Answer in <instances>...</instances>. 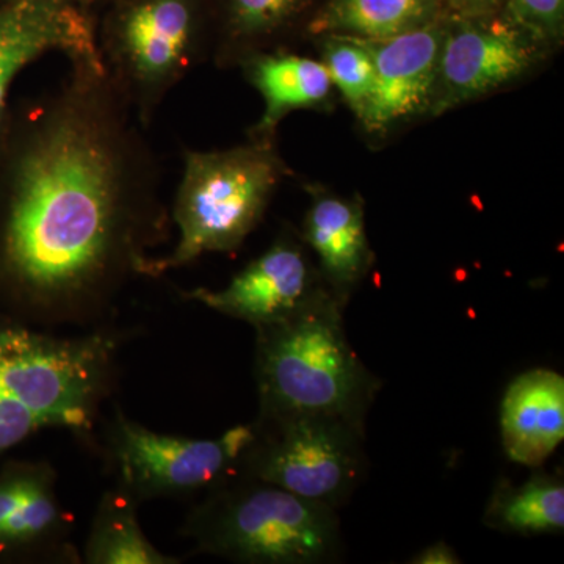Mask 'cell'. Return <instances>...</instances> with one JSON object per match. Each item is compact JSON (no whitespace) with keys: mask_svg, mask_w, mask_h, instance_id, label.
<instances>
[{"mask_svg":"<svg viewBox=\"0 0 564 564\" xmlns=\"http://www.w3.org/2000/svg\"><path fill=\"white\" fill-rule=\"evenodd\" d=\"M29 111L7 162L0 270L51 325L101 317L170 236L161 172L101 55Z\"/></svg>","mask_w":564,"mask_h":564,"instance_id":"cell-1","label":"cell"},{"mask_svg":"<svg viewBox=\"0 0 564 564\" xmlns=\"http://www.w3.org/2000/svg\"><path fill=\"white\" fill-rule=\"evenodd\" d=\"M120 345L107 329L63 337L0 323V455L44 429L91 433Z\"/></svg>","mask_w":564,"mask_h":564,"instance_id":"cell-2","label":"cell"},{"mask_svg":"<svg viewBox=\"0 0 564 564\" xmlns=\"http://www.w3.org/2000/svg\"><path fill=\"white\" fill-rule=\"evenodd\" d=\"M345 304L328 291L295 314L256 328L262 417L329 415L364 430L380 381L348 343Z\"/></svg>","mask_w":564,"mask_h":564,"instance_id":"cell-3","label":"cell"},{"mask_svg":"<svg viewBox=\"0 0 564 564\" xmlns=\"http://www.w3.org/2000/svg\"><path fill=\"white\" fill-rule=\"evenodd\" d=\"M288 173L274 139L251 137L228 150L185 151L172 214L180 239L169 254L152 256L143 276H162L207 252L242 247Z\"/></svg>","mask_w":564,"mask_h":564,"instance_id":"cell-4","label":"cell"},{"mask_svg":"<svg viewBox=\"0 0 564 564\" xmlns=\"http://www.w3.org/2000/svg\"><path fill=\"white\" fill-rule=\"evenodd\" d=\"M184 532L203 554L239 563H328L343 547L336 508L247 477L210 489Z\"/></svg>","mask_w":564,"mask_h":564,"instance_id":"cell-5","label":"cell"},{"mask_svg":"<svg viewBox=\"0 0 564 564\" xmlns=\"http://www.w3.org/2000/svg\"><path fill=\"white\" fill-rule=\"evenodd\" d=\"M96 40L110 80L148 128L207 54L203 0H118Z\"/></svg>","mask_w":564,"mask_h":564,"instance_id":"cell-6","label":"cell"},{"mask_svg":"<svg viewBox=\"0 0 564 564\" xmlns=\"http://www.w3.org/2000/svg\"><path fill=\"white\" fill-rule=\"evenodd\" d=\"M239 477L278 486L337 508L364 473V430L329 415L262 417Z\"/></svg>","mask_w":564,"mask_h":564,"instance_id":"cell-7","label":"cell"},{"mask_svg":"<svg viewBox=\"0 0 564 564\" xmlns=\"http://www.w3.org/2000/svg\"><path fill=\"white\" fill-rule=\"evenodd\" d=\"M256 423L234 426L214 440H192L148 430L118 414L109 434L110 455L122 491L140 503L187 496L239 477Z\"/></svg>","mask_w":564,"mask_h":564,"instance_id":"cell-8","label":"cell"},{"mask_svg":"<svg viewBox=\"0 0 564 564\" xmlns=\"http://www.w3.org/2000/svg\"><path fill=\"white\" fill-rule=\"evenodd\" d=\"M543 44L507 18L456 17L445 21L430 111L441 115L499 90L536 65Z\"/></svg>","mask_w":564,"mask_h":564,"instance_id":"cell-9","label":"cell"},{"mask_svg":"<svg viewBox=\"0 0 564 564\" xmlns=\"http://www.w3.org/2000/svg\"><path fill=\"white\" fill-rule=\"evenodd\" d=\"M328 291L332 289L302 245L291 237H281L237 273L225 289L198 288L182 292V296L261 328L295 314Z\"/></svg>","mask_w":564,"mask_h":564,"instance_id":"cell-10","label":"cell"},{"mask_svg":"<svg viewBox=\"0 0 564 564\" xmlns=\"http://www.w3.org/2000/svg\"><path fill=\"white\" fill-rule=\"evenodd\" d=\"M445 21L388 40H362L372 55L375 80L361 120L369 132H386L397 122L430 109Z\"/></svg>","mask_w":564,"mask_h":564,"instance_id":"cell-11","label":"cell"},{"mask_svg":"<svg viewBox=\"0 0 564 564\" xmlns=\"http://www.w3.org/2000/svg\"><path fill=\"white\" fill-rule=\"evenodd\" d=\"M96 29L84 7L54 0L0 3V140L7 96L18 74L50 52L68 58L99 55Z\"/></svg>","mask_w":564,"mask_h":564,"instance_id":"cell-12","label":"cell"},{"mask_svg":"<svg viewBox=\"0 0 564 564\" xmlns=\"http://www.w3.org/2000/svg\"><path fill=\"white\" fill-rule=\"evenodd\" d=\"M505 454L522 466L540 467L564 437V380L554 370L519 375L500 410Z\"/></svg>","mask_w":564,"mask_h":564,"instance_id":"cell-13","label":"cell"},{"mask_svg":"<svg viewBox=\"0 0 564 564\" xmlns=\"http://www.w3.org/2000/svg\"><path fill=\"white\" fill-rule=\"evenodd\" d=\"M304 240L321 262L323 281L347 302L373 261L361 203L315 192L304 220Z\"/></svg>","mask_w":564,"mask_h":564,"instance_id":"cell-14","label":"cell"},{"mask_svg":"<svg viewBox=\"0 0 564 564\" xmlns=\"http://www.w3.org/2000/svg\"><path fill=\"white\" fill-rule=\"evenodd\" d=\"M68 534L54 470L28 466L0 480V551L46 547L55 555L65 552Z\"/></svg>","mask_w":564,"mask_h":564,"instance_id":"cell-15","label":"cell"},{"mask_svg":"<svg viewBox=\"0 0 564 564\" xmlns=\"http://www.w3.org/2000/svg\"><path fill=\"white\" fill-rule=\"evenodd\" d=\"M245 77L261 93V120L252 139H274L280 122L293 110L317 109L328 101L332 77L322 62L284 52H261L242 63Z\"/></svg>","mask_w":564,"mask_h":564,"instance_id":"cell-16","label":"cell"},{"mask_svg":"<svg viewBox=\"0 0 564 564\" xmlns=\"http://www.w3.org/2000/svg\"><path fill=\"white\" fill-rule=\"evenodd\" d=\"M444 6L445 0H329L310 32L388 40L440 20Z\"/></svg>","mask_w":564,"mask_h":564,"instance_id":"cell-17","label":"cell"},{"mask_svg":"<svg viewBox=\"0 0 564 564\" xmlns=\"http://www.w3.org/2000/svg\"><path fill=\"white\" fill-rule=\"evenodd\" d=\"M310 0H221L215 22V61L242 65L292 28Z\"/></svg>","mask_w":564,"mask_h":564,"instance_id":"cell-18","label":"cell"},{"mask_svg":"<svg viewBox=\"0 0 564 564\" xmlns=\"http://www.w3.org/2000/svg\"><path fill=\"white\" fill-rule=\"evenodd\" d=\"M485 524L503 533L547 534L564 530V484L558 475L534 474L524 485L500 481Z\"/></svg>","mask_w":564,"mask_h":564,"instance_id":"cell-19","label":"cell"},{"mask_svg":"<svg viewBox=\"0 0 564 564\" xmlns=\"http://www.w3.org/2000/svg\"><path fill=\"white\" fill-rule=\"evenodd\" d=\"M135 500L121 488L104 494L85 544L91 564H174L148 540L137 519Z\"/></svg>","mask_w":564,"mask_h":564,"instance_id":"cell-20","label":"cell"},{"mask_svg":"<svg viewBox=\"0 0 564 564\" xmlns=\"http://www.w3.org/2000/svg\"><path fill=\"white\" fill-rule=\"evenodd\" d=\"M323 65L356 117H361L375 80L372 55L361 39L347 35H323Z\"/></svg>","mask_w":564,"mask_h":564,"instance_id":"cell-21","label":"cell"},{"mask_svg":"<svg viewBox=\"0 0 564 564\" xmlns=\"http://www.w3.org/2000/svg\"><path fill=\"white\" fill-rule=\"evenodd\" d=\"M505 18L547 46L563 35L564 0H505Z\"/></svg>","mask_w":564,"mask_h":564,"instance_id":"cell-22","label":"cell"},{"mask_svg":"<svg viewBox=\"0 0 564 564\" xmlns=\"http://www.w3.org/2000/svg\"><path fill=\"white\" fill-rule=\"evenodd\" d=\"M456 17H489L502 9L505 0H445Z\"/></svg>","mask_w":564,"mask_h":564,"instance_id":"cell-23","label":"cell"},{"mask_svg":"<svg viewBox=\"0 0 564 564\" xmlns=\"http://www.w3.org/2000/svg\"><path fill=\"white\" fill-rule=\"evenodd\" d=\"M411 563L417 564H456L459 563L458 555L447 544L436 543L423 549L421 554L415 555Z\"/></svg>","mask_w":564,"mask_h":564,"instance_id":"cell-24","label":"cell"},{"mask_svg":"<svg viewBox=\"0 0 564 564\" xmlns=\"http://www.w3.org/2000/svg\"><path fill=\"white\" fill-rule=\"evenodd\" d=\"M13 2V0H0V3ZM54 2L69 3V6L87 7L91 3L101 2V0H54Z\"/></svg>","mask_w":564,"mask_h":564,"instance_id":"cell-25","label":"cell"}]
</instances>
